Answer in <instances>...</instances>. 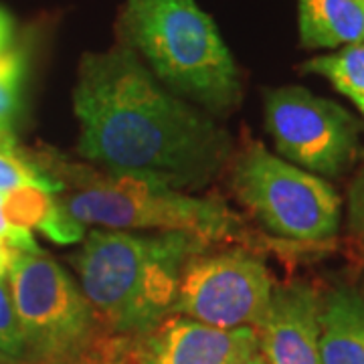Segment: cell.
Returning a JSON list of instances; mask_svg holds the SVG:
<instances>
[{"label":"cell","mask_w":364,"mask_h":364,"mask_svg":"<svg viewBox=\"0 0 364 364\" xmlns=\"http://www.w3.org/2000/svg\"><path fill=\"white\" fill-rule=\"evenodd\" d=\"M320 352L324 364H364V294L352 286L320 296Z\"/></svg>","instance_id":"8fae6325"},{"label":"cell","mask_w":364,"mask_h":364,"mask_svg":"<svg viewBox=\"0 0 364 364\" xmlns=\"http://www.w3.org/2000/svg\"><path fill=\"white\" fill-rule=\"evenodd\" d=\"M11 39H13V21L6 11L0 9V55L11 49Z\"/></svg>","instance_id":"ac0fdd59"},{"label":"cell","mask_w":364,"mask_h":364,"mask_svg":"<svg viewBox=\"0 0 364 364\" xmlns=\"http://www.w3.org/2000/svg\"><path fill=\"white\" fill-rule=\"evenodd\" d=\"M0 363H13V360H9L6 356H2V354H0Z\"/></svg>","instance_id":"7402d4cb"},{"label":"cell","mask_w":364,"mask_h":364,"mask_svg":"<svg viewBox=\"0 0 364 364\" xmlns=\"http://www.w3.org/2000/svg\"><path fill=\"white\" fill-rule=\"evenodd\" d=\"M210 247L188 233L93 227L71 263L105 332L132 342L170 316L182 269Z\"/></svg>","instance_id":"3957f363"},{"label":"cell","mask_w":364,"mask_h":364,"mask_svg":"<svg viewBox=\"0 0 364 364\" xmlns=\"http://www.w3.org/2000/svg\"><path fill=\"white\" fill-rule=\"evenodd\" d=\"M0 364H13V363H0Z\"/></svg>","instance_id":"603a6c76"},{"label":"cell","mask_w":364,"mask_h":364,"mask_svg":"<svg viewBox=\"0 0 364 364\" xmlns=\"http://www.w3.org/2000/svg\"><path fill=\"white\" fill-rule=\"evenodd\" d=\"M25 59L14 49L0 55V126L13 128L14 116L21 107V85Z\"/></svg>","instance_id":"9a60e30c"},{"label":"cell","mask_w":364,"mask_h":364,"mask_svg":"<svg viewBox=\"0 0 364 364\" xmlns=\"http://www.w3.org/2000/svg\"><path fill=\"white\" fill-rule=\"evenodd\" d=\"M231 188L275 241L287 245H324L342 227V198L330 182L299 168L259 142L233 154Z\"/></svg>","instance_id":"8992f818"},{"label":"cell","mask_w":364,"mask_h":364,"mask_svg":"<svg viewBox=\"0 0 364 364\" xmlns=\"http://www.w3.org/2000/svg\"><path fill=\"white\" fill-rule=\"evenodd\" d=\"M73 112L77 154L112 174L193 193L233 160L229 132L162 85L128 45L81 59Z\"/></svg>","instance_id":"6da1fadb"},{"label":"cell","mask_w":364,"mask_h":364,"mask_svg":"<svg viewBox=\"0 0 364 364\" xmlns=\"http://www.w3.org/2000/svg\"><path fill=\"white\" fill-rule=\"evenodd\" d=\"M41 168L63 184L59 203L83 227L152 233H188L219 245L277 249L255 233L223 198L196 196L162 182L112 174L57 152L33 156Z\"/></svg>","instance_id":"7a4b0ae2"},{"label":"cell","mask_w":364,"mask_h":364,"mask_svg":"<svg viewBox=\"0 0 364 364\" xmlns=\"http://www.w3.org/2000/svg\"><path fill=\"white\" fill-rule=\"evenodd\" d=\"M298 21L306 49L364 43V0H298Z\"/></svg>","instance_id":"7c38bea8"},{"label":"cell","mask_w":364,"mask_h":364,"mask_svg":"<svg viewBox=\"0 0 364 364\" xmlns=\"http://www.w3.org/2000/svg\"><path fill=\"white\" fill-rule=\"evenodd\" d=\"M119 26L124 45L186 102L208 114H225L241 102L233 55L195 0H126Z\"/></svg>","instance_id":"277c9868"},{"label":"cell","mask_w":364,"mask_h":364,"mask_svg":"<svg viewBox=\"0 0 364 364\" xmlns=\"http://www.w3.org/2000/svg\"><path fill=\"white\" fill-rule=\"evenodd\" d=\"M95 364H130L128 358H112V360H105V363H95Z\"/></svg>","instance_id":"44dd1931"},{"label":"cell","mask_w":364,"mask_h":364,"mask_svg":"<svg viewBox=\"0 0 364 364\" xmlns=\"http://www.w3.org/2000/svg\"><path fill=\"white\" fill-rule=\"evenodd\" d=\"M259 348L255 328H215L170 314L150 332L132 340V364H233Z\"/></svg>","instance_id":"9c48e42d"},{"label":"cell","mask_w":364,"mask_h":364,"mask_svg":"<svg viewBox=\"0 0 364 364\" xmlns=\"http://www.w3.org/2000/svg\"><path fill=\"white\" fill-rule=\"evenodd\" d=\"M16 253H18V251H14L13 247L0 243V273H2V275H9V267H11V263H13Z\"/></svg>","instance_id":"d6986e66"},{"label":"cell","mask_w":364,"mask_h":364,"mask_svg":"<svg viewBox=\"0 0 364 364\" xmlns=\"http://www.w3.org/2000/svg\"><path fill=\"white\" fill-rule=\"evenodd\" d=\"M320 291L294 279L273 289L257 330L267 364H324L320 352Z\"/></svg>","instance_id":"30bf717a"},{"label":"cell","mask_w":364,"mask_h":364,"mask_svg":"<svg viewBox=\"0 0 364 364\" xmlns=\"http://www.w3.org/2000/svg\"><path fill=\"white\" fill-rule=\"evenodd\" d=\"M263 117L277 156L322 178L346 174L360 156V122L306 87L265 91Z\"/></svg>","instance_id":"52a82bcc"},{"label":"cell","mask_w":364,"mask_h":364,"mask_svg":"<svg viewBox=\"0 0 364 364\" xmlns=\"http://www.w3.org/2000/svg\"><path fill=\"white\" fill-rule=\"evenodd\" d=\"M275 282L261 251L229 245L207 249L182 269L172 312L215 328H257Z\"/></svg>","instance_id":"ba28073f"},{"label":"cell","mask_w":364,"mask_h":364,"mask_svg":"<svg viewBox=\"0 0 364 364\" xmlns=\"http://www.w3.org/2000/svg\"><path fill=\"white\" fill-rule=\"evenodd\" d=\"M233 364H267V360L263 358L259 348H255V350H249L247 354H243L241 358H237Z\"/></svg>","instance_id":"ffe728a7"},{"label":"cell","mask_w":364,"mask_h":364,"mask_svg":"<svg viewBox=\"0 0 364 364\" xmlns=\"http://www.w3.org/2000/svg\"><path fill=\"white\" fill-rule=\"evenodd\" d=\"M346 233L352 255L358 261H364V166L354 176L348 191Z\"/></svg>","instance_id":"e0dca14e"},{"label":"cell","mask_w":364,"mask_h":364,"mask_svg":"<svg viewBox=\"0 0 364 364\" xmlns=\"http://www.w3.org/2000/svg\"><path fill=\"white\" fill-rule=\"evenodd\" d=\"M0 354L9 360H25V340L14 308L9 275L0 273Z\"/></svg>","instance_id":"2e32d148"},{"label":"cell","mask_w":364,"mask_h":364,"mask_svg":"<svg viewBox=\"0 0 364 364\" xmlns=\"http://www.w3.org/2000/svg\"><path fill=\"white\" fill-rule=\"evenodd\" d=\"M9 284L25 340L26 364H95L116 358L90 299L45 251H18Z\"/></svg>","instance_id":"5b68a950"},{"label":"cell","mask_w":364,"mask_h":364,"mask_svg":"<svg viewBox=\"0 0 364 364\" xmlns=\"http://www.w3.org/2000/svg\"><path fill=\"white\" fill-rule=\"evenodd\" d=\"M301 69L328 79L364 116V43L342 47L330 55H320L306 61Z\"/></svg>","instance_id":"4fadbf2b"},{"label":"cell","mask_w":364,"mask_h":364,"mask_svg":"<svg viewBox=\"0 0 364 364\" xmlns=\"http://www.w3.org/2000/svg\"><path fill=\"white\" fill-rule=\"evenodd\" d=\"M23 188H45L57 195L63 191V184L41 168L35 158L26 156L18 144L0 146V195Z\"/></svg>","instance_id":"5bb4252c"}]
</instances>
